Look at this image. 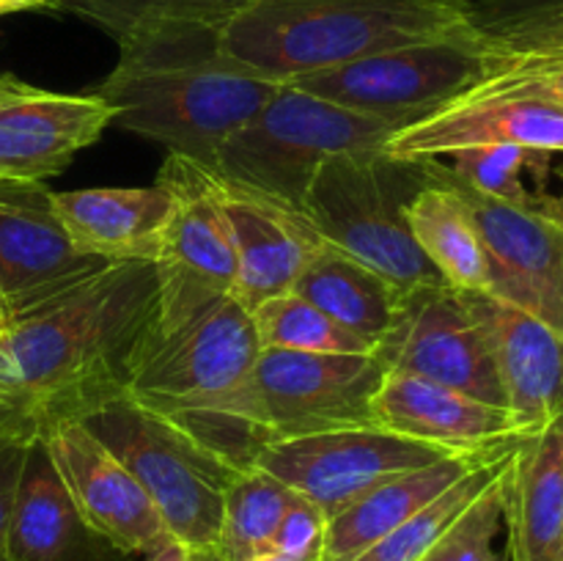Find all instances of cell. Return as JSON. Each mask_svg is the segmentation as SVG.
I'll list each match as a JSON object with an SVG mask.
<instances>
[{
	"label": "cell",
	"instance_id": "e0dca14e",
	"mask_svg": "<svg viewBox=\"0 0 563 561\" xmlns=\"http://www.w3.org/2000/svg\"><path fill=\"white\" fill-rule=\"evenodd\" d=\"M218 187L236 251L234 297L253 311L269 297L295 289L302 267L324 240L311 220L289 204L234 185L220 174Z\"/></svg>",
	"mask_w": 563,
	"mask_h": 561
},
{
	"label": "cell",
	"instance_id": "ac0fdd59",
	"mask_svg": "<svg viewBox=\"0 0 563 561\" xmlns=\"http://www.w3.org/2000/svg\"><path fill=\"white\" fill-rule=\"evenodd\" d=\"M372 421L445 454H498L520 440L504 407L399 372L383 374L372 399Z\"/></svg>",
	"mask_w": 563,
	"mask_h": 561
},
{
	"label": "cell",
	"instance_id": "5b68a950",
	"mask_svg": "<svg viewBox=\"0 0 563 561\" xmlns=\"http://www.w3.org/2000/svg\"><path fill=\"white\" fill-rule=\"evenodd\" d=\"M396 130L394 121L280 82L258 116L220 148L212 170L302 212L308 185L330 157L383 148Z\"/></svg>",
	"mask_w": 563,
	"mask_h": 561
},
{
	"label": "cell",
	"instance_id": "30bf717a",
	"mask_svg": "<svg viewBox=\"0 0 563 561\" xmlns=\"http://www.w3.org/2000/svg\"><path fill=\"white\" fill-rule=\"evenodd\" d=\"M522 146L563 154V102L528 77L487 75L432 113L399 127L383 152L394 160H443L462 148Z\"/></svg>",
	"mask_w": 563,
	"mask_h": 561
},
{
	"label": "cell",
	"instance_id": "f546056e",
	"mask_svg": "<svg viewBox=\"0 0 563 561\" xmlns=\"http://www.w3.org/2000/svg\"><path fill=\"white\" fill-rule=\"evenodd\" d=\"M511 449H515V446H511ZM509 454H504L500 460L487 462V465L476 468V471H471L467 476H462L460 482H454L449 490H443L438 498L429 501L423 509H418L416 515L407 517L401 526H396L394 531L385 534V537L379 539V542H374L372 548L352 556L350 561H421L423 556H427V550L443 537L445 528H449L451 522L482 495V490L498 476V471L504 468V462L509 460Z\"/></svg>",
	"mask_w": 563,
	"mask_h": 561
},
{
	"label": "cell",
	"instance_id": "f1b7e54d",
	"mask_svg": "<svg viewBox=\"0 0 563 561\" xmlns=\"http://www.w3.org/2000/svg\"><path fill=\"white\" fill-rule=\"evenodd\" d=\"M434 163L449 179L478 196L495 198V201L511 204V207H531L544 193H537L528 185V174L542 182L548 179L550 154L506 143V146L462 148V152L434 160Z\"/></svg>",
	"mask_w": 563,
	"mask_h": 561
},
{
	"label": "cell",
	"instance_id": "7a4b0ae2",
	"mask_svg": "<svg viewBox=\"0 0 563 561\" xmlns=\"http://www.w3.org/2000/svg\"><path fill=\"white\" fill-rule=\"evenodd\" d=\"M220 28L174 25L119 42V61L93 91L115 110L113 127L212 168L280 88L231 58Z\"/></svg>",
	"mask_w": 563,
	"mask_h": 561
},
{
	"label": "cell",
	"instance_id": "d590c367",
	"mask_svg": "<svg viewBox=\"0 0 563 561\" xmlns=\"http://www.w3.org/2000/svg\"><path fill=\"white\" fill-rule=\"evenodd\" d=\"M489 75L509 72V75H522L550 94L553 99L563 102V55L553 58H526V55H493L487 53Z\"/></svg>",
	"mask_w": 563,
	"mask_h": 561
},
{
	"label": "cell",
	"instance_id": "ab89813d",
	"mask_svg": "<svg viewBox=\"0 0 563 561\" xmlns=\"http://www.w3.org/2000/svg\"><path fill=\"white\" fill-rule=\"evenodd\" d=\"M531 209L542 212L544 218H550L553 223L563 226V193H559V196H553V193H544V196H539L537 201L531 204Z\"/></svg>",
	"mask_w": 563,
	"mask_h": 561
},
{
	"label": "cell",
	"instance_id": "5bb4252c",
	"mask_svg": "<svg viewBox=\"0 0 563 561\" xmlns=\"http://www.w3.org/2000/svg\"><path fill=\"white\" fill-rule=\"evenodd\" d=\"M71 248L53 190L44 182L0 176V308L3 319L27 311L69 286L80 284L99 267Z\"/></svg>",
	"mask_w": 563,
	"mask_h": 561
},
{
	"label": "cell",
	"instance_id": "6da1fadb",
	"mask_svg": "<svg viewBox=\"0 0 563 561\" xmlns=\"http://www.w3.org/2000/svg\"><path fill=\"white\" fill-rule=\"evenodd\" d=\"M154 314V262L104 264L60 295L0 319V388L36 435L82 421L126 394Z\"/></svg>",
	"mask_w": 563,
	"mask_h": 561
},
{
	"label": "cell",
	"instance_id": "836d02e7",
	"mask_svg": "<svg viewBox=\"0 0 563 561\" xmlns=\"http://www.w3.org/2000/svg\"><path fill=\"white\" fill-rule=\"evenodd\" d=\"M482 44L493 55H526V58L563 55V14L515 28V31L504 33V36L482 38Z\"/></svg>",
	"mask_w": 563,
	"mask_h": 561
},
{
	"label": "cell",
	"instance_id": "ffe728a7",
	"mask_svg": "<svg viewBox=\"0 0 563 561\" xmlns=\"http://www.w3.org/2000/svg\"><path fill=\"white\" fill-rule=\"evenodd\" d=\"M5 553L9 561H135L80 515L38 435L16 484Z\"/></svg>",
	"mask_w": 563,
	"mask_h": 561
},
{
	"label": "cell",
	"instance_id": "e575fe53",
	"mask_svg": "<svg viewBox=\"0 0 563 561\" xmlns=\"http://www.w3.org/2000/svg\"><path fill=\"white\" fill-rule=\"evenodd\" d=\"M33 438H36L33 429H3L0 432V561H9L5 544H9L11 509H14L16 484H20L27 446Z\"/></svg>",
	"mask_w": 563,
	"mask_h": 561
},
{
	"label": "cell",
	"instance_id": "4fadbf2b",
	"mask_svg": "<svg viewBox=\"0 0 563 561\" xmlns=\"http://www.w3.org/2000/svg\"><path fill=\"white\" fill-rule=\"evenodd\" d=\"M38 438L80 515L110 542L146 559L174 539L141 482L86 421H58Z\"/></svg>",
	"mask_w": 563,
	"mask_h": 561
},
{
	"label": "cell",
	"instance_id": "8992f818",
	"mask_svg": "<svg viewBox=\"0 0 563 561\" xmlns=\"http://www.w3.org/2000/svg\"><path fill=\"white\" fill-rule=\"evenodd\" d=\"M82 421L124 462L157 506L176 542L214 550L231 465L165 413L119 396Z\"/></svg>",
	"mask_w": 563,
	"mask_h": 561
},
{
	"label": "cell",
	"instance_id": "277c9868",
	"mask_svg": "<svg viewBox=\"0 0 563 561\" xmlns=\"http://www.w3.org/2000/svg\"><path fill=\"white\" fill-rule=\"evenodd\" d=\"M427 182V163L394 160L383 148L335 154L308 185L302 215L328 245L372 267L405 295L443 280L407 223V207Z\"/></svg>",
	"mask_w": 563,
	"mask_h": 561
},
{
	"label": "cell",
	"instance_id": "8fae6325",
	"mask_svg": "<svg viewBox=\"0 0 563 561\" xmlns=\"http://www.w3.org/2000/svg\"><path fill=\"white\" fill-rule=\"evenodd\" d=\"M372 355L385 372L416 374L506 410L487 330L465 292L443 280L399 297Z\"/></svg>",
	"mask_w": 563,
	"mask_h": 561
},
{
	"label": "cell",
	"instance_id": "9a60e30c",
	"mask_svg": "<svg viewBox=\"0 0 563 561\" xmlns=\"http://www.w3.org/2000/svg\"><path fill=\"white\" fill-rule=\"evenodd\" d=\"M99 94H58L0 75V176L47 182L113 127Z\"/></svg>",
	"mask_w": 563,
	"mask_h": 561
},
{
	"label": "cell",
	"instance_id": "f35d334b",
	"mask_svg": "<svg viewBox=\"0 0 563 561\" xmlns=\"http://www.w3.org/2000/svg\"><path fill=\"white\" fill-rule=\"evenodd\" d=\"M27 11H60L58 0H0V20L11 14H27Z\"/></svg>",
	"mask_w": 563,
	"mask_h": 561
},
{
	"label": "cell",
	"instance_id": "4316f807",
	"mask_svg": "<svg viewBox=\"0 0 563 561\" xmlns=\"http://www.w3.org/2000/svg\"><path fill=\"white\" fill-rule=\"evenodd\" d=\"M262 350L311 352V355H372L374 346L319 311L297 292L269 297L251 311Z\"/></svg>",
	"mask_w": 563,
	"mask_h": 561
},
{
	"label": "cell",
	"instance_id": "603a6c76",
	"mask_svg": "<svg viewBox=\"0 0 563 561\" xmlns=\"http://www.w3.org/2000/svg\"><path fill=\"white\" fill-rule=\"evenodd\" d=\"M511 446L498 454L484 457H465V454H449L440 457L438 462H429L423 468H412V471L399 473V476L388 479V482L377 484L368 490L363 498L346 506L344 512L328 522V539H324V556L322 561H350L352 556L363 553L372 548L374 542L394 531L396 526L416 515L418 509L438 498L443 490L460 482L476 468L487 465V462L500 460L509 454Z\"/></svg>",
	"mask_w": 563,
	"mask_h": 561
},
{
	"label": "cell",
	"instance_id": "d4e9b609",
	"mask_svg": "<svg viewBox=\"0 0 563 561\" xmlns=\"http://www.w3.org/2000/svg\"><path fill=\"white\" fill-rule=\"evenodd\" d=\"M291 292L372 346L388 330L401 297L383 275L328 242L308 258Z\"/></svg>",
	"mask_w": 563,
	"mask_h": 561
},
{
	"label": "cell",
	"instance_id": "1f68e13d",
	"mask_svg": "<svg viewBox=\"0 0 563 561\" xmlns=\"http://www.w3.org/2000/svg\"><path fill=\"white\" fill-rule=\"evenodd\" d=\"M328 515L313 501L295 493L289 509L280 517L273 539V553L300 561H322L324 539H328Z\"/></svg>",
	"mask_w": 563,
	"mask_h": 561
},
{
	"label": "cell",
	"instance_id": "83f0119b",
	"mask_svg": "<svg viewBox=\"0 0 563 561\" xmlns=\"http://www.w3.org/2000/svg\"><path fill=\"white\" fill-rule=\"evenodd\" d=\"M247 0H58L60 11L82 16L115 42L174 25H223Z\"/></svg>",
	"mask_w": 563,
	"mask_h": 561
},
{
	"label": "cell",
	"instance_id": "2e32d148",
	"mask_svg": "<svg viewBox=\"0 0 563 561\" xmlns=\"http://www.w3.org/2000/svg\"><path fill=\"white\" fill-rule=\"evenodd\" d=\"M456 187L465 193L487 248V295L533 314L563 336V226L531 207H511Z\"/></svg>",
	"mask_w": 563,
	"mask_h": 561
},
{
	"label": "cell",
	"instance_id": "4dcf8cb0",
	"mask_svg": "<svg viewBox=\"0 0 563 561\" xmlns=\"http://www.w3.org/2000/svg\"><path fill=\"white\" fill-rule=\"evenodd\" d=\"M500 482H504V468L482 490V495L445 528L443 537L427 550L421 561H506V553L495 548V539L504 528V484Z\"/></svg>",
	"mask_w": 563,
	"mask_h": 561
},
{
	"label": "cell",
	"instance_id": "cb8c5ba5",
	"mask_svg": "<svg viewBox=\"0 0 563 561\" xmlns=\"http://www.w3.org/2000/svg\"><path fill=\"white\" fill-rule=\"evenodd\" d=\"M429 182L407 207V223L427 262L443 284L460 292H489V258L465 193L438 170L434 160H421Z\"/></svg>",
	"mask_w": 563,
	"mask_h": 561
},
{
	"label": "cell",
	"instance_id": "7bdbcfd3",
	"mask_svg": "<svg viewBox=\"0 0 563 561\" xmlns=\"http://www.w3.org/2000/svg\"><path fill=\"white\" fill-rule=\"evenodd\" d=\"M0 432H3V429H0Z\"/></svg>",
	"mask_w": 563,
	"mask_h": 561
},
{
	"label": "cell",
	"instance_id": "d6986e66",
	"mask_svg": "<svg viewBox=\"0 0 563 561\" xmlns=\"http://www.w3.org/2000/svg\"><path fill=\"white\" fill-rule=\"evenodd\" d=\"M465 295L489 336L506 413L526 438L563 413V336L487 292Z\"/></svg>",
	"mask_w": 563,
	"mask_h": 561
},
{
	"label": "cell",
	"instance_id": "52a82bcc",
	"mask_svg": "<svg viewBox=\"0 0 563 561\" xmlns=\"http://www.w3.org/2000/svg\"><path fill=\"white\" fill-rule=\"evenodd\" d=\"M154 182L174 198L154 256L157 336L179 328L203 308L234 297L236 251L220 204L218 174L209 165L168 154Z\"/></svg>",
	"mask_w": 563,
	"mask_h": 561
},
{
	"label": "cell",
	"instance_id": "44dd1931",
	"mask_svg": "<svg viewBox=\"0 0 563 561\" xmlns=\"http://www.w3.org/2000/svg\"><path fill=\"white\" fill-rule=\"evenodd\" d=\"M500 484L511 561H563V413L517 440Z\"/></svg>",
	"mask_w": 563,
	"mask_h": 561
},
{
	"label": "cell",
	"instance_id": "9c48e42d",
	"mask_svg": "<svg viewBox=\"0 0 563 561\" xmlns=\"http://www.w3.org/2000/svg\"><path fill=\"white\" fill-rule=\"evenodd\" d=\"M258 352L251 311L225 297L168 333H152L126 396L163 413L203 410L245 383Z\"/></svg>",
	"mask_w": 563,
	"mask_h": 561
},
{
	"label": "cell",
	"instance_id": "74e56055",
	"mask_svg": "<svg viewBox=\"0 0 563 561\" xmlns=\"http://www.w3.org/2000/svg\"><path fill=\"white\" fill-rule=\"evenodd\" d=\"M0 429H33L27 418L22 416V407L3 388H0Z\"/></svg>",
	"mask_w": 563,
	"mask_h": 561
},
{
	"label": "cell",
	"instance_id": "ba28073f",
	"mask_svg": "<svg viewBox=\"0 0 563 561\" xmlns=\"http://www.w3.org/2000/svg\"><path fill=\"white\" fill-rule=\"evenodd\" d=\"M487 75V50L471 31L385 50L289 82L313 97L405 127L482 82Z\"/></svg>",
	"mask_w": 563,
	"mask_h": 561
},
{
	"label": "cell",
	"instance_id": "d6a6232c",
	"mask_svg": "<svg viewBox=\"0 0 563 561\" xmlns=\"http://www.w3.org/2000/svg\"><path fill=\"white\" fill-rule=\"evenodd\" d=\"M467 22L478 38H495L515 28L563 14V0H465Z\"/></svg>",
	"mask_w": 563,
	"mask_h": 561
},
{
	"label": "cell",
	"instance_id": "8d00e7d4",
	"mask_svg": "<svg viewBox=\"0 0 563 561\" xmlns=\"http://www.w3.org/2000/svg\"><path fill=\"white\" fill-rule=\"evenodd\" d=\"M146 561H220L214 550H196L185 542H176L170 539L168 544H163L159 550L146 556Z\"/></svg>",
	"mask_w": 563,
	"mask_h": 561
},
{
	"label": "cell",
	"instance_id": "60d3db41",
	"mask_svg": "<svg viewBox=\"0 0 563 561\" xmlns=\"http://www.w3.org/2000/svg\"><path fill=\"white\" fill-rule=\"evenodd\" d=\"M253 561H300V559H289V556H280V553H267L262 559H253Z\"/></svg>",
	"mask_w": 563,
	"mask_h": 561
},
{
	"label": "cell",
	"instance_id": "3957f363",
	"mask_svg": "<svg viewBox=\"0 0 563 561\" xmlns=\"http://www.w3.org/2000/svg\"><path fill=\"white\" fill-rule=\"evenodd\" d=\"M471 31L465 0H247L220 28V47L247 69L289 82Z\"/></svg>",
	"mask_w": 563,
	"mask_h": 561
},
{
	"label": "cell",
	"instance_id": "b9f144b4",
	"mask_svg": "<svg viewBox=\"0 0 563 561\" xmlns=\"http://www.w3.org/2000/svg\"><path fill=\"white\" fill-rule=\"evenodd\" d=\"M0 319H3V308H0Z\"/></svg>",
	"mask_w": 563,
	"mask_h": 561
},
{
	"label": "cell",
	"instance_id": "7402d4cb",
	"mask_svg": "<svg viewBox=\"0 0 563 561\" xmlns=\"http://www.w3.org/2000/svg\"><path fill=\"white\" fill-rule=\"evenodd\" d=\"M55 212L77 253L97 262H154L174 198L163 185L53 190Z\"/></svg>",
	"mask_w": 563,
	"mask_h": 561
},
{
	"label": "cell",
	"instance_id": "484cf974",
	"mask_svg": "<svg viewBox=\"0 0 563 561\" xmlns=\"http://www.w3.org/2000/svg\"><path fill=\"white\" fill-rule=\"evenodd\" d=\"M295 490L262 468L251 465L236 473L223 493L214 553L220 561H253L273 553L280 517L289 509Z\"/></svg>",
	"mask_w": 563,
	"mask_h": 561
},
{
	"label": "cell",
	"instance_id": "7c38bea8",
	"mask_svg": "<svg viewBox=\"0 0 563 561\" xmlns=\"http://www.w3.org/2000/svg\"><path fill=\"white\" fill-rule=\"evenodd\" d=\"M440 457L449 454L379 424H355L262 446L253 465L313 501L333 520L377 484Z\"/></svg>",
	"mask_w": 563,
	"mask_h": 561
}]
</instances>
